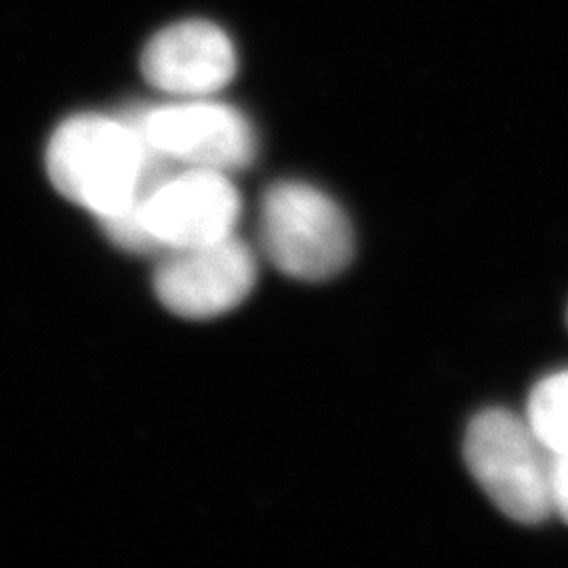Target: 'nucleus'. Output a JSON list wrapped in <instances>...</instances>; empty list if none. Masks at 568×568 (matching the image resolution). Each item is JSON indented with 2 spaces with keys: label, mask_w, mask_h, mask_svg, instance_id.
Returning <instances> with one entry per match:
<instances>
[{
  "label": "nucleus",
  "mask_w": 568,
  "mask_h": 568,
  "mask_svg": "<svg viewBox=\"0 0 568 568\" xmlns=\"http://www.w3.org/2000/svg\"><path fill=\"white\" fill-rule=\"evenodd\" d=\"M142 72L159 91L178 98H204L234 79L236 51L215 23L180 21L148 42Z\"/></svg>",
  "instance_id": "0eeeda50"
},
{
  "label": "nucleus",
  "mask_w": 568,
  "mask_h": 568,
  "mask_svg": "<svg viewBox=\"0 0 568 568\" xmlns=\"http://www.w3.org/2000/svg\"><path fill=\"white\" fill-rule=\"evenodd\" d=\"M549 495L554 514L568 525V455H551Z\"/></svg>",
  "instance_id": "1a4fd4ad"
},
{
  "label": "nucleus",
  "mask_w": 568,
  "mask_h": 568,
  "mask_svg": "<svg viewBox=\"0 0 568 568\" xmlns=\"http://www.w3.org/2000/svg\"><path fill=\"white\" fill-rule=\"evenodd\" d=\"M527 422L549 455H568V371L549 375L530 392Z\"/></svg>",
  "instance_id": "6e6552de"
},
{
  "label": "nucleus",
  "mask_w": 568,
  "mask_h": 568,
  "mask_svg": "<svg viewBox=\"0 0 568 568\" xmlns=\"http://www.w3.org/2000/svg\"><path fill=\"white\" fill-rule=\"evenodd\" d=\"M464 457L474 480L511 520L539 525L554 514L551 455L527 419L504 408L478 413L467 427Z\"/></svg>",
  "instance_id": "20e7f679"
},
{
  "label": "nucleus",
  "mask_w": 568,
  "mask_h": 568,
  "mask_svg": "<svg viewBox=\"0 0 568 568\" xmlns=\"http://www.w3.org/2000/svg\"><path fill=\"white\" fill-rule=\"evenodd\" d=\"M173 169L148 154L131 122L103 114L61 122L47 145L51 183L100 222L133 206L150 183Z\"/></svg>",
  "instance_id": "f257e3e1"
},
{
  "label": "nucleus",
  "mask_w": 568,
  "mask_h": 568,
  "mask_svg": "<svg viewBox=\"0 0 568 568\" xmlns=\"http://www.w3.org/2000/svg\"><path fill=\"white\" fill-rule=\"evenodd\" d=\"M241 211V194L227 173L182 166L150 183L138 203L100 224L124 251L164 255L232 236Z\"/></svg>",
  "instance_id": "f03ea898"
},
{
  "label": "nucleus",
  "mask_w": 568,
  "mask_h": 568,
  "mask_svg": "<svg viewBox=\"0 0 568 568\" xmlns=\"http://www.w3.org/2000/svg\"><path fill=\"white\" fill-rule=\"evenodd\" d=\"M260 232L267 260L304 283L337 276L354 253L344 209L305 182H276L265 190Z\"/></svg>",
  "instance_id": "7ed1b4c3"
},
{
  "label": "nucleus",
  "mask_w": 568,
  "mask_h": 568,
  "mask_svg": "<svg viewBox=\"0 0 568 568\" xmlns=\"http://www.w3.org/2000/svg\"><path fill=\"white\" fill-rule=\"evenodd\" d=\"M126 121L150 156L182 166L241 171L257 154V138L243 112L227 103L190 100L148 108Z\"/></svg>",
  "instance_id": "39448f33"
},
{
  "label": "nucleus",
  "mask_w": 568,
  "mask_h": 568,
  "mask_svg": "<svg viewBox=\"0 0 568 568\" xmlns=\"http://www.w3.org/2000/svg\"><path fill=\"white\" fill-rule=\"evenodd\" d=\"M255 281V255L248 244L232 234L217 243L164 253L154 272V291L169 312L204 321L243 304Z\"/></svg>",
  "instance_id": "423d86ee"
}]
</instances>
